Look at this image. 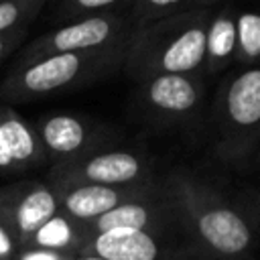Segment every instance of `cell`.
Instances as JSON below:
<instances>
[{
    "label": "cell",
    "mask_w": 260,
    "mask_h": 260,
    "mask_svg": "<svg viewBox=\"0 0 260 260\" xmlns=\"http://www.w3.org/2000/svg\"><path fill=\"white\" fill-rule=\"evenodd\" d=\"M162 191L195 252L217 260H240L250 252L254 228L248 215L223 195L181 175L169 179Z\"/></svg>",
    "instance_id": "1"
},
{
    "label": "cell",
    "mask_w": 260,
    "mask_h": 260,
    "mask_svg": "<svg viewBox=\"0 0 260 260\" xmlns=\"http://www.w3.org/2000/svg\"><path fill=\"white\" fill-rule=\"evenodd\" d=\"M211 8L213 2L136 32L124 57L126 73L136 81L154 75H201Z\"/></svg>",
    "instance_id": "2"
},
{
    "label": "cell",
    "mask_w": 260,
    "mask_h": 260,
    "mask_svg": "<svg viewBox=\"0 0 260 260\" xmlns=\"http://www.w3.org/2000/svg\"><path fill=\"white\" fill-rule=\"evenodd\" d=\"M128 47L87 53H61L30 63H16L0 83L2 104L30 102L93 83L124 65Z\"/></svg>",
    "instance_id": "3"
},
{
    "label": "cell",
    "mask_w": 260,
    "mask_h": 260,
    "mask_svg": "<svg viewBox=\"0 0 260 260\" xmlns=\"http://www.w3.org/2000/svg\"><path fill=\"white\" fill-rule=\"evenodd\" d=\"M215 114L225 154H242L260 138V65L242 69L223 83Z\"/></svg>",
    "instance_id": "4"
},
{
    "label": "cell",
    "mask_w": 260,
    "mask_h": 260,
    "mask_svg": "<svg viewBox=\"0 0 260 260\" xmlns=\"http://www.w3.org/2000/svg\"><path fill=\"white\" fill-rule=\"evenodd\" d=\"M134 30L126 14L93 16L87 20L63 24L35 41H30L18 63H30L43 57L61 53H87V51H108L118 47H130Z\"/></svg>",
    "instance_id": "5"
},
{
    "label": "cell",
    "mask_w": 260,
    "mask_h": 260,
    "mask_svg": "<svg viewBox=\"0 0 260 260\" xmlns=\"http://www.w3.org/2000/svg\"><path fill=\"white\" fill-rule=\"evenodd\" d=\"M146 169L138 154L128 150H93L77 160L51 167L47 185L51 189L69 185L140 187L146 185Z\"/></svg>",
    "instance_id": "6"
},
{
    "label": "cell",
    "mask_w": 260,
    "mask_h": 260,
    "mask_svg": "<svg viewBox=\"0 0 260 260\" xmlns=\"http://www.w3.org/2000/svg\"><path fill=\"white\" fill-rule=\"evenodd\" d=\"M136 104L144 118L177 124L197 118L203 104V75H154L142 79Z\"/></svg>",
    "instance_id": "7"
},
{
    "label": "cell",
    "mask_w": 260,
    "mask_h": 260,
    "mask_svg": "<svg viewBox=\"0 0 260 260\" xmlns=\"http://www.w3.org/2000/svg\"><path fill=\"white\" fill-rule=\"evenodd\" d=\"M112 230H142V232H156V234H167L169 230L183 232L177 211L173 209L167 193L165 191L154 193L148 187H144L132 199L110 209L108 213L81 225L83 240L85 236L104 234Z\"/></svg>",
    "instance_id": "8"
},
{
    "label": "cell",
    "mask_w": 260,
    "mask_h": 260,
    "mask_svg": "<svg viewBox=\"0 0 260 260\" xmlns=\"http://www.w3.org/2000/svg\"><path fill=\"white\" fill-rule=\"evenodd\" d=\"M0 209L16 230L20 248L35 232L59 213L55 191L43 181H16L0 187Z\"/></svg>",
    "instance_id": "9"
},
{
    "label": "cell",
    "mask_w": 260,
    "mask_h": 260,
    "mask_svg": "<svg viewBox=\"0 0 260 260\" xmlns=\"http://www.w3.org/2000/svg\"><path fill=\"white\" fill-rule=\"evenodd\" d=\"M32 128L41 140L47 160L53 162V167L77 160L98 150V142L104 134V130H98L87 120L71 114L43 116Z\"/></svg>",
    "instance_id": "10"
},
{
    "label": "cell",
    "mask_w": 260,
    "mask_h": 260,
    "mask_svg": "<svg viewBox=\"0 0 260 260\" xmlns=\"http://www.w3.org/2000/svg\"><path fill=\"white\" fill-rule=\"evenodd\" d=\"M175 246L165 234L142 230H112L85 236L77 254L104 260H175Z\"/></svg>",
    "instance_id": "11"
},
{
    "label": "cell",
    "mask_w": 260,
    "mask_h": 260,
    "mask_svg": "<svg viewBox=\"0 0 260 260\" xmlns=\"http://www.w3.org/2000/svg\"><path fill=\"white\" fill-rule=\"evenodd\" d=\"M47 162L41 140L12 106L0 104V175L24 173Z\"/></svg>",
    "instance_id": "12"
},
{
    "label": "cell",
    "mask_w": 260,
    "mask_h": 260,
    "mask_svg": "<svg viewBox=\"0 0 260 260\" xmlns=\"http://www.w3.org/2000/svg\"><path fill=\"white\" fill-rule=\"evenodd\" d=\"M146 185L140 187H104V185H69L53 189L59 203V213L71 221L85 225L95 217L108 213L120 203L138 195Z\"/></svg>",
    "instance_id": "13"
},
{
    "label": "cell",
    "mask_w": 260,
    "mask_h": 260,
    "mask_svg": "<svg viewBox=\"0 0 260 260\" xmlns=\"http://www.w3.org/2000/svg\"><path fill=\"white\" fill-rule=\"evenodd\" d=\"M236 61V14L223 6L211 14L205 30V73H215Z\"/></svg>",
    "instance_id": "14"
},
{
    "label": "cell",
    "mask_w": 260,
    "mask_h": 260,
    "mask_svg": "<svg viewBox=\"0 0 260 260\" xmlns=\"http://www.w3.org/2000/svg\"><path fill=\"white\" fill-rule=\"evenodd\" d=\"M209 4H211V0H195V2H189V0H136V2H130L126 18L136 35V32L150 28L158 22H165L175 16H183L187 12L199 10Z\"/></svg>",
    "instance_id": "15"
},
{
    "label": "cell",
    "mask_w": 260,
    "mask_h": 260,
    "mask_svg": "<svg viewBox=\"0 0 260 260\" xmlns=\"http://www.w3.org/2000/svg\"><path fill=\"white\" fill-rule=\"evenodd\" d=\"M81 244H83L81 225L71 221L63 213H57L35 232V236L28 240L24 248H41V250L77 256Z\"/></svg>",
    "instance_id": "16"
},
{
    "label": "cell",
    "mask_w": 260,
    "mask_h": 260,
    "mask_svg": "<svg viewBox=\"0 0 260 260\" xmlns=\"http://www.w3.org/2000/svg\"><path fill=\"white\" fill-rule=\"evenodd\" d=\"M128 6L130 2L126 0H63L55 8V20L71 24L93 16L128 14Z\"/></svg>",
    "instance_id": "17"
},
{
    "label": "cell",
    "mask_w": 260,
    "mask_h": 260,
    "mask_svg": "<svg viewBox=\"0 0 260 260\" xmlns=\"http://www.w3.org/2000/svg\"><path fill=\"white\" fill-rule=\"evenodd\" d=\"M236 61H260V12L242 10L236 14Z\"/></svg>",
    "instance_id": "18"
},
{
    "label": "cell",
    "mask_w": 260,
    "mask_h": 260,
    "mask_svg": "<svg viewBox=\"0 0 260 260\" xmlns=\"http://www.w3.org/2000/svg\"><path fill=\"white\" fill-rule=\"evenodd\" d=\"M45 0H4L0 2V35L18 28H28V24L41 14Z\"/></svg>",
    "instance_id": "19"
},
{
    "label": "cell",
    "mask_w": 260,
    "mask_h": 260,
    "mask_svg": "<svg viewBox=\"0 0 260 260\" xmlns=\"http://www.w3.org/2000/svg\"><path fill=\"white\" fill-rule=\"evenodd\" d=\"M20 250L16 230L0 209V260H14Z\"/></svg>",
    "instance_id": "20"
},
{
    "label": "cell",
    "mask_w": 260,
    "mask_h": 260,
    "mask_svg": "<svg viewBox=\"0 0 260 260\" xmlns=\"http://www.w3.org/2000/svg\"><path fill=\"white\" fill-rule=\"evenodd\" d=\"M14 260H75V256L63 254V252L41 250V248H22Z\"/></svg>",
    "instance_id": "21"
},
{
    "label": "cell",
    "mask_w": 260,
    "mask_h": 260,
    "mask_svg": "<svg viewBox=\"0 0 260 260\" xmlns=\"http://www.w3.org/2000/svg\"><path fill=\"white\" fill-rule=\"evenodd\" d=\"M26 32H28V28H18V30L0 35V61H2L6 55H10V53L24 41Z\"/></svg>",
    "instance_id": "22"
},
{
    "label": "cell",
    "mask_w": 260,
    "mask_h": 260,
    "mask_svg": "<svg viewBox=\"0 0 260 260\" xmlns=\"http://www.w3.org/2000/svg\"><path fill=\"white\" fill-rule=\"evenodd\" d=\"M75 260H104V258H98V256H91V254H77Z\"/></svg>",
    "instance_id": "23"
}]
</instances>
